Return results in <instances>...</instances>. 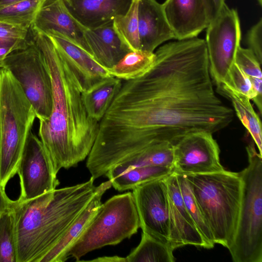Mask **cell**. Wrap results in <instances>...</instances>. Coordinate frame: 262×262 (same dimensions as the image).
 Masks as SVG:
<instances>
[{
	"label": "cell",
	"mask_w": 262,
	"mask_h": 262,
	"mask_svg": "<svg viewBox=\"0 0 262 262\" xmlns=\"http://www.w3.org/2000/svg\"><path fill=\"white\" fill-rule=\"evenodd\" d=\"M154 53L152 67L123 81L99 121L90 156L104 170L151 144H173L198 132L213 134L233 120V110L214 90L205 40H177Z\"/></svg>",
	"instance_id": "cell-1"
},
{
	"label": "cell",
	"mask_w": 262,
	"mask_h": 262,
	"mask_svg": "<svg viewBox=\"0 0 262 262\" xmlns=\"http://www.w3.org/2000/svg\"><path fill=\"white\" fill-rule=\"evenodd\" d=\"M41 51L51 79L52 108L49 118L39 121L38 136L55 173L76 166L89 155L99 122L89 116L78 79L48 35L31 30Z\"/></svg>",
	"instance_id": "cell-2"
},
{
	"label": "cell",
	"mask_w": 262,
	"mask_h": 262,
	"mask_svg": "<svg viewBox=\"0 0 262 262\" xmlns=\"http://www.w3.org/2000/svg\"><path fill=\"white\" fill-rule=\"evenodd\" d=\"M92 177L83 183L29 200H11L16 262H40L95 193Z\"/></svg>",
	"instance_id": "cell-3"
},
{
	"label": "cell",
	"mask_w": 262,
	"mask_h": 262,
	"mask_svg": "<svg viewBox=\"0 0 262 262\" xmlns=\"http://www.w3.org/2000/svg\"><path fill=\"white\" fill-rule=\"evenodd\" d=\"M209 227L215 244L228 249L238 222L243 183L238 172L184 175Z\"/></svg>",
	"instance_id": "cell-4"
},
{
	"label": "cell",
	"mask_w": 262,
	"mask_h": 262,
	"mask_svg": "<svg viewBox=\"0 0 262 262\" xmlns=\"http://www.w3.org/2000/svg\"><path fill=\"white\" fill-rule=\"evenodd\" d=\"M36 118L17 81L9 71L0 69V185L4 190L17 173Z\"/></svg>",
	"instance_id": "cell-5"
},
{
	"label": "cell",
	"mask_w": 262,
	"mask_h": 262,
	"mask_svg": "<svg viewBox=\"0 0 262 262\" xmlns=\"http://www.w3.org/2000/svg\"><path fill=\"white\" fill-rule=\"evenodd\" d=\"M246 150L248 165L238 172L243 183L238 222L228 249L234 262H262V156L252 140Z\"/></svg>",
	"instance_id": "cell-6"
},
{
	"label": "cell",
	"mask_w": 262,
	"mask_h": 262,
	"mask_svg": "<svg viewBox=\"0 0 262 262\" xmlns=\"http://www.w3.org/2000/svg\"><path fill=\"white\" fill-rule=\"evenodd\" d=\"M139 228L132 192L115 195L101 204L90 224L70 248L68 256L80 261L91 251L130 238Z\"/></svg>",
	"instance_id": "cell-7"
},
{
	"label": "cell",
	"mask_w": 262,
	"mask_h": 262,
	"mask_svg": "<svg viewBox=\"0 0 262 262\" xmlns=\"http://www.w3.org/2000/svg\"><path fill=\"white\" fill-rule=\"evenodd\" d=\"M3 68L17 81L39 121L48 119L52 108L51 77L42 54L30 33L27 45L8 55Z\"/></svg>",
	"instance_id": "cell-8"
},
{
	"label": "cell",
	"mask_w": 262,
	"mask_h": 262,
	"mask_svg": "<svg viewBox=\"0 0 262 262\" xmlns=\"http://www.w3.org/2000/svg\"><path fill=\"white\" fill-rule=\"evenodd\" d=\"M206 29L210 74L217 85L225 82L240 47L241 30L237 11L225 4Z\"/></svg>",
	"instance_id": "cell-9"
},
{
	"label": "cell",
	"mask_w": 262,
	"mask_h": 262,
	"mask_svg": "<svg viewBox=\"0 0 262 262\" xmlns=\"http://www.w3.org/2000/svg\"><path fill=\"white\" fill-rule=\"evenodd\" d=\"M167 177L140 184L132 192L142 231L170 246Z\"/></svg>",
	"instance_id": "cell-10"
},
{
	"label": "cell",
	"mask_w": 262,
	"mask_h": 262,
	"mask_svg": "<svg viewBox=\"0 0 262 262\" xmlns=\"http://www.w3.org/2000/svg\"><path fill=\"white\" fill-rule=\"evenodd\" d=\"M17 173L21 200L31 199L54 190L59 184L52 163L40 140L30 132L19 162Z\"/></svg>",
	"instance_id": "cell-11"
},
{
	"label": "cell",
	"mask_w": 262,
	"mask_h": 262,
	"mask_svg": "<svg viewBox=\"0 0 262 262\" xmlns=\"http://www.w3.org/2000/svg\"><path fill=\"white\" fill-rule=\"evenodd\" d=\"M212 135L206 132H194L173 144L174 172L187 175L225 170L220 162L219 146Z\"/></svg>",
	"instance_id": "cell-12"
},
{
	"label": "cell",
	"mask_w": 262,
	"mask_h": 262,
	"mask_svg": "<svg viewBox=\"0 0 262 262\" xmlns=\"http://www.w3.org/2000/svg\"><path fill=\"white\" fill-rule=\"evenodd\" d=\"M30 28L47 35H61L89 53L85 28L71 14L63 0H43Z\"/></svg>",
	"instance_id": "cell-13"
},
{
	"label": "cell",
	"mask_w": 262,
	"mask_h": 262,
	"mask_svg": "<svg viewBox=\"0 0 262 262\" xmlns=\"http://www.w3.org/2000/svg\"><path fill=\"white\" fill-rule=\"evenodd\" d=\"M170 217V246L175 249L187 245L209 249L187 211L177 174L167 177Z\"/></svg>",
	"instance_id": "cell-14"
},
{
	"label": "cell",
	"mask_w": 262,
	"mask_h": 262,
	"mask_svg": "<svg viewBox=\"0 0 262 262\" xmlns=\"http://www.w3.org/2000/svg\"><path fill=\"white\" fill-rule=\"evenodd\" d=\"M162 5L174 39L178 40L196 37L211 21L204 0H166Z\"/></svg>",
	"instance_id": "cell-15"
},
{
	"label": "cell",
	"mask_w": 262,
	"mask_h": 262,
	"mask_svg": "<svg viewBox=\"0 0 262 262\" xmlns=\"http://www.w3.org/2000/svg\"><path fill=\"white\" fill-rule=\"evenodd\" d=\"M48 36L53 40L72 70L82 92L89 90L111 76L106 69L99 64L92 55L80 47L60 35Z\"/></svg>",
	"instance_id": "cell-16"
},
{
	"label": "cell",
	"mask_w": 262,
	"mask_h": 262,
	"mask_svg": "<svg viewBox=\"0 0 262 262\" xmlns=\"http://www.w3.org/2000/svg\"><path fill=\"white\" fill-rule=\"evenodd\" d=\"M138 32L140 50L151 52L174 39L162 5L156 0L139 1Z\"/></svg>",
	"instance_id": "cell-17"
},
{
	"label": "cell",
	"mask_w": 262,
	"mask_h": 262,
	"mask_svg": "<svg viewBox=\"0 0 262 262\" xmlns=\"http://www.w3.org/2000/svg\"><path fill=\"white\" fill-rule=\"evenodd\" d=\"M111 187L112 183L109 180L97 186L90 201L40 262H64L69 258L70 248L90 224L102 204L103 195Z\"/></svg>",
	"instance_id": "cell-18"
},
{
	"label": "cell",
	"mask_w": 262,
	"mask_h": 262,
	"mask_svg": "<svg viewBox=\"0 0 262 262\" xmlns=\"http://www.w3.org/2000/svg\"><path fill=\"white\" fill-rule=\"evenodd\" d=\"M74 17L84 28H96L125 14L133 0H63Z\"/></svg>",
	"instance_id": "cell-19"
},
{
	"label": "cell",
	"mask_w": 262,
	"mask_h": 262,
	"mask_svg": "<svg viewBox=\"0 0 262 262\" xmlns=\"http://www.w3.org/2000/svg\"><path fill=\"white\" fill-rule=\"evenodd\" d=\"M84 37L89 53L101 66L108 69L129 51L122 42L113 21L93 28H85Z\"/></svg>",
	"instance_id": "cell-20"
},
{
	"label": "cell",
	"mask_w": 262,
	"mask_h": 262,
	"mask_svg": "<svg viewBox=\"0 0 262 262\" xmlns=\"http://www.w3.org/2000/svg\"><path fill=\"white\" fill-rule=\"evenodd\" d=\"M173 145L168 142H162L151 144L117 164L105 176L111 180L136 167L158 166L173 168Z\"/></svg>",
	"instance_id": "cell-21"
},
{
	"label": "cell",
	"mask_w": 262,
	"mask_h": 262,
	"mask_svg": "<svg viewBox=\"0 0 262 262\" xmlns=\"http://www.w3.org/2000/svg\"><path fill=\"white\" fill-rule=\"evenodd\" d=\"M217 93L230 101L243 125L250 134L262 156V130L260 119L254 110L250 99L225 83L216 85Z\"/></svg>",
	"instance_id": "cell-22"
},
{
	"label": "cell",
	"mask_w": 262,
	"mask_h": 262,
	"mask_svg": "<svg viewBox=\"0 0 262 262\" xmlns=\"http://www.w3.org/2000/svg\"><path fill=\"white\" fill-rule=\"evenodd\" d=\"M123 80L110 76L88 91L82 92V99L90 117L99 122L119 91Z\"/></svg>",
	"instance_id": "cell-23"
},
{
	"label": "cell",
	"mask_w": 262,
	"mask_h": 262,
	"mask_svg": "<svg viewBox=\"0 0 262 262\" xmlns=\"http://www.w3.org/2000/svg\"><path fill=\"white\" fill-rule=\"evenodd\" d=\"M154 52L138 50L127 52L116 64L107 69L110 75L123 81L141 76L153 66Z\"/></svg>",
	"instance_id": "cell-24"
},
{
	"label": "cell",
	"mask_w": 262,
	"mask_h": 262,
	"mask_svg": "<svg viewBox=\"0 0 262 262\" xmlns=\"http://www.w3.org/2000/svg\"><path fill=\"white\" fill-rule=\"evenodd\" d=\"M173 251L169 245L142 231L140 243L125 257L126 262H173Z\"/></svg>",
	"instance_id": "cell-25"
},
{
	"label": "cell",
	"mask_w": 262,
	"mask_h": 262,
	"mask_svg": "<svg viewBox=\"0 0 262 262\" xmlns=\"http://www.w3.org/2000/svg\"><path fill=\"white\" fill-rule=\"evenodd\" d=\"M173 168L154 166L134 168L111 180L112 186L116 190L123 191L133 189L142 183L169 176Z\"/></svg>",
	"instance_id": "cell-26"
},
{
	"label": "cell",
	"mask_w": 262,
	"mask_h": 262,
	"mask_svg": "<svg viewBox=\"0 0 262 262\" xmlns=\"http://www.w3.org/2000/svg\"><path fill=\"white\" fill-rule=\"evenodd\" d=\"M139 0H133L127 12L117 16L113 21L118 36L129 51L140 50L138 32Z\"/></svg>",
	"instance_id": "cell-27"
},
{
	"label": "cell",
	"mask_w": 262,
	"mask_h": 262,
	"mask_svg": "<svg viewBox=\"0 0 262 262\" xmlns=\"http://www.w3.org/2000/svg\"><path fill=\"white\" fill-rule=\"evenodd\" d=\"M43 0H25L0 6V21L30 28Z\"/></svg>",
	"instance_id": "cell-28"
},
{
	"label": "cell",
	"mask_w": 262,
	"mask_h": 262,
	"mask_svg": "<svg viewBox=\"0 0 262 262\" xmlns=\"http://www.w3.org/2000/svg\"><path fill=\"white\" fill-rule=\"evenodd\" d=\"M176 174L185 206L209 249L212 248L215 244L212 234L196 203L189 184L184 175Z\"/></svg>",
	"instance_id": "cell-29"
},
{
	"label": "cell",
	"mask_w": 262,
	"mask_h": 262,
	"mask_svg": "<svg viewBox=\"0 0 262 262\" xmlns=\"http://www.w3.org/2000/svg\"><path fill=\"white\" fill-rule=\"evenodd\" d=\"M0 262H16L14 216L10 206L0 212Z\"/></svg>",
	"instance_id": "cell-30"
},
{
	"label": "cell",
	"mask_w": 262,
	"mask_h": 262,
	"mask_svg": "<svg viewBox=\"0 0 262 262\" xmlns=\"http://www.w3.org/2000/svg\"><path fill=\"white\" fill-rule=\"evenodd\" d=\"M235 63L250 77L262 78L261 64L250 49L240 46L236 53Z\"/></svg>",
	"instance_id": "cell-31"
},
{
	"label": "cell",
	"mask_w": 262,
	"mask_h": 262,
	"mask_svg": "<svg viewBox=\"0 0 262 262\" xmlns=\"http://www.w3.org/2000/svg\"><path fill=\"white\" fill-rule=\"evenodd\" d=\"M224 83L251 100L253 93L250 77L235 63L231 68L228 77Z\"/></svg>",
	"instance_id": "cell-32"
},
{
	"label": "cell",
	"mask_w": 262,
	"mask_h": 262,
	"mask_svg": "<svg viewBox=\"0 0 262 262\" xmlns=\"http://www.w3.org/2000/svg\"><path fill=\"white\" fill-rule=\"evenodd\" d=\"M29 28L0 21V39L8 40H23L28 38Z\"/></svg>",
	"instance_id": "cell-33"
},
{
	"label": "cell",
	"mask_w": 262,
	"mask_h": 262,
	"mask_svg": "<svg viewBox=\"0 0 262 262\" xmlns=\"http://www.w3.org/2000/svg\"><path fill=\"white\" fill-rule=\"evenodd\" d=\"M247 42L250 49L257 57L259 63H262V19L254 25L247 35Z\"/></svg>",
	"instance_id": "cell-34"
},
{
	"label": "cell",
	"mask_w": 262,
	"mask_h": 262,
	"mask_svg": "<svg viewBox=\"0 0 262 262\" xmlns=\"http://www.w3.org/2000/svg\"><path fill=\"white\" fill-rule=\"evenodd\" d=\"M252 88L253 96L251 100L258 108L259 112H262V78L250 77Z\"/></svg>",
	"instance_id": "cell-35"
},
{
	"label": "cell",
	"mask_w": 262,
	"mask_h": 262,
	"mask_svg": "<svg viewBox=\"0 0 262 262\" xmlns=\"http://www.w3.org/2000/svg\"><path fill=\"white\" fill-rule=\"evenodd\" d=\"M28 39V37L26 39L17 43L0 46V69L3 68V61L7 55L13 51L25 47L27 43Z\"/></svg>",
	"instance_id": "cell-36"
},
{
	"label": "cell",
	"mask_w": 262,
	"mask_h": 262,
	"mask_svg": "<svg viewBox=\"0 0 262 262\" xmlns=\"http://www.w3.org/2000/svg\"><path fill=\"white\" fill-rule=\"evenodd\" d=\"M207 7L211 20L219 13L226 4L225 0H204Z\"/></svg>",
	"instance_id": "cell-37"
},
{
	"label": "cell",
	"mask_w": 262,
	"mask_h": 262,
	"mask_svg": "<svg viewBox=\"0 0 262 262\" xmlns=\"http://www.w3.org/2000/svg\"><path fill=\"white\" fill-rule=\"evenodd\" d=\"M92 261L99 262H126L125 257H122L118 256H104L98 257L94 259L91 260Z\"/></svg>",
	"instance_id": "cell-38"
},
{
	"label": "cell",
	"mask_w": 262,
	"mask_h": 262,
	"mask_svg": "<svg viewBox=\"0 0 262 262\" xmlns=\"http://www.w3.org/2000/svg\"><path fill=\"white\" fill-rule=\"evenodd\" d=\"M25 40V39H23ZM23 40H8L0 39V46L17 43Z\"/></svg>",
	"instance_id": "cell-39"
},
{
	"label": "cell",
	"mask_w": 262,
	"mask_h": 262,
	"mask_svg": "<svg viewBox=\"0 0 262 262\" xmlns=\"http://www.w3.org/2000/svg\"><path fill=\"white\" fill-rule=\"evenodd\" d=\"M25 0H0V6Z\"/></svg>",
	"instance_id": "cell-40"
},
{
	"label": "cell",
	"mask_w": 262,
	"mask_h": 262,
	"mask_svg": "<svg viewBox=\"0 0 262 262\" xmlns=\"http://www.w3.org/2000/svg\"><path fill=\"white\" fill-rule=\"evenodd\" d=\"M258 1V2L259 3V4L260 5H261L262 4V0H257Z\"/></svg>",
	"instance_id": "cell-41"
}]
</instances>
